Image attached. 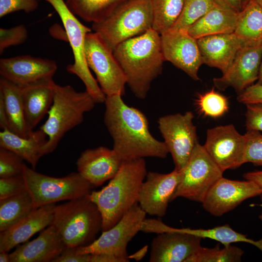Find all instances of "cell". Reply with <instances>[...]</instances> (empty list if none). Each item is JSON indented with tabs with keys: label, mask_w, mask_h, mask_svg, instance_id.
I'll use <instances>...</instances> for the list:
<instances>
[{
	"label": "cell",
	"mask_w": 262,
	"mask_h": 262,
	"mask_svg": "<svg viewBox=\"0 0 262 262\" xmlns=\"http://www.w3.org/2000/svg\"><path fill=\"white\" fill-rule=\"evenodd\" d=\"M237 100L246 105L262 103V85L253 84L238 95Z\"/></svg>",
	"instance_id": "cell-41"
},
{
	"label": "cell",
	"mask_w": 262,
	"mask_h": 262,
	"mask_svg": "<svg viewBox=\"0 0 262 262\" xmlns=\"http://www.w3.org/2000/svg\"><path fill=\"white\" fill-rule=\"evenodd\" d=\"M216 5L213 0H184L181 13L170 30L187 31L192 24Z\"/></svg>",
	"instance_id": "cell-33"
},
{
	"label": "cell",
	"mask_w": 262,
	"mask_h": 262,
	"mask_svg": "<svg viewBox=\"0 0 262 262\" xmlns=\"http://www.w3.org/2000/svg\"><path fill=\"white\" fill-rule=\"evenodd\" d=\"M90 262H121L118 258L105 254H91Z\"/></svg>",
	"instance_id": "cell-45"
},
{
	"label": "cell",
	"mask_w": 262,
	"mask_h": 262,
	"mask_svg": "<svg viewBox=\"0 0 262 262\" xmlns=\"http://www.w3.org/2000/svg\"><path fill=\"white\" fill-rule=\"evenodd\" d=\"M46 134L41 129L33 131L27 137H22L7 129L0 132V147L13 151L35 169L40 159L45 155Z\"/></svg>",
	"instance_id": "cell-25"
},
{
	"label": "cell",
	"mask_w": 262,
	"mask_h": 262,
	"mask_svg": "<svg viewBox=\"0 0 262 262\" xmlns=\"http://www.w3.org/2000/svg\"><path fill=\"white\" fill-rule=\"evenodd\" d=\"M147 173L144 158L123 161L106 186L99 191L92 190L87 195L101 213V231L112 228L138 203L141 187Z\"/></svg>",
	"instance_id": "cell-3"
},
{
	"label": "cell",
	"mask_w": 262,
	"mask_h": 262,
	"mask_svg": "<svg viewBox=\"0 0 262 262\" xmlns=\"http://www.w3.org/2000/svg\"><path fill=\"white\" fill-rule=\"evenodd\" d=\"M161 42L165 61L182 70L193 80H200L198 70L203 63L197 39L187 31L169 30L161 35Z\"/></svg>",
	"instance_id": "cell-16"
},
{
	"label": "cell",
	"mask_w": 262,
	"mask_h": 262,
	"mask_svg": "<svg viewBox=\"0 0 262 262\" xmlns=\"http://www.w3.org/2000/svg\"><path fill=\"white\" fill-rule=\"evenodd\" d=\"M44 0L49 3L59 15L72 49L74 61L72 64L67 66V70L77 76L82 82L85 91L96 103L104 102L106 96L91 74L85 58V38L92 29L80 21L64 0Z\"/></svg>",
	"instance_id": "cell-8"
},
{
	"label": "cell",
	"mask_w": 262,
	"mask_h": 262,
	"mask_svg": "<svg viewBox=\"0 0 262 262\" xmlns=\"http://www.w3.org/2000/svg\"><path fill=\"white\" fill-rule=\"evenodd\" d=\"M147 246H145L141 249L136 252L135 253H134L132 255L130 256V257L129 256V258H132L137 261H139L144 257L145 255L147 253Z\"/></svg>",
	"instance_id": "cell-46"
},
{
	"label": "cell",
	"mask_w": 262,
	"mask_h": 262,
	"mask_svg": "<svg viewBox=\"0 0 262 262\" xmlns=\"http://www.w3.org/2000/svg\"><path fill=\"white\" fill-rule=\"evenodd\" d=\"M55 203L33 210L11 228L0 232V252H8L52 224Z\"/></svg>",
	"instance_id": "cell-22"
},
{
	"label": "cell",
	"mask_w": 262,
	"mask_h": 262,
	"mask_svg": "<svg viewBox=\"0 0 262 262\" xmlns=\"http://www.w3.org/2000/svg\"><path fill=\"white\" fill-rule=\"evenodd\" d=\"M38 7V0H0V17L19 11L32 12Z\"/></svg>",
	"instance_id": "cell-39"
},
{
	"label": "cell",
	"mask_w": 262,
	"mask_h": 262,
	"mask_svg": "<svg viewBox=\"0 0 262 262\" xmlns=\"http://www.w3.org/2000/svg\"><path fill=\"white\" fill-rule=\"evenodd\" d=\"M246 146L245 134H240L232 124L218 126L208 130L206 151L224 172L243 164Z\"/></svg>",
	"instance_id": "cell-14"
},
{
	"label": "cell",
	"mask_w": 262,
	"mask_h": 262,
	"mask_svg": "<svg viewBox=\"0 0 262 262\" xmlns=\"http://www.w3.org/2000/svg\"><path fill=\"white\" fill-rule=\"evenodd\" d=\"M246 146L243 164L251 163L255 165H262V134L257 131H247L245 134Z\"/></svg>",
	"instance_id": "cell-35"
},
{
	"label": "cell",
	"mask_w": 262,
	"mask_h": 262,
	"mask_svg": "<svg viewBox=\"0 0 262 262\" xmlns=\"http://www.w3.org/2000/svg\"><path fill=\"white\" fill-rule=\"evenodd\" d=\"M192 112L160 117L158 128L172 156L175 169L182 170L198 142Z\"/></svg>",
	"instance_id": "cell-12"
},
{
	"label": "cell",
	"mask_w": 262,
	"mask_h": 262,
	"mask_svg": "<svg viewBox=\"0 0 262 262\" xmlns=\"http://www.w3.org/2000/svg\"><path fill=\"white\" fill-rule=\"evenodd\" d=\"M153 232L159 234L151 244L149 262H185L201 246L202 238L156 220Z\"/></svg>",
	"instance_id": "cell-13"
},
{
	"label": "cell",
	"mask_w": 262,
	"mask_h": 262,
	"mask_svg": "<svg viewBox=\"0 0 262 262\" xmlns=\"http://www.w3.org/2000/svg\"><path fill=\"white\" fill-rule=\"evenodd\" d=\"M35 208L28 192L0 200V232L20 221Z\"/></svg>",
	"instance_id": "cell-30"
},
{
	"label": "cell",
	"mask_w": 262,
	"mask_h": 262,
	"mask_svg": "<svg viewBox=\"0 0 262 262\" xmlns=\"http://www.w3.org/2000/svg\"><path fill=\"white\" fill-rule=\"evenodd\" d=\"M84 50L87 65L96 74L97 81L105 96H123L127 78L113 50L94 32L87 34Z\"/></svg>",
	"instance_id": "cell-10"
},
{
	"label": "cell",
	"mask_w": 262,
	"mask_h": 262,
	"mask_svg": "<svg viewBox=\"0 0 262 262\" xmlns=\"http://www.w3.org/2000/svg\"><path fill=\"white\" fill-rule=\"evenodd\" d=\"M152 28L160 35L170 30L179 18L184 0H150Z\"/></svg>",
	"instance_id": "cell-31"
},
{
	"label": "cell",
	"mask_w": 262,
	"mask_h": 262,
	"mask_svg": "<svg viewBox=\"0 0 262 262\" xmlns=\"http://www.w3.org/2000/svg\"><path fill=\"white\" fill-rule=\"evenodd\" d=\"M127 0H66L68 8L82 20L93 23L109 16Z\"/></svg>",
	"instance_id": "cell-29"
},
{
	"label": "cell",
	"mask_w": 262,
	"mask_h": 262,
	"mask_svg": "<svg viewBox=\"0 0 262 262\" xmlns=\"http://www.w3.org/2000/svg\"><path fill=\"white\" fill-rule=\"evenodd\" d=\"M261 193L260 187L252 180H231L222 177L209 190L202 204L210 214L220 216Z\"/></svg>",
	"instance_id": "cell-15"
},
{
	"label": "cell",
	"mask_w": 262,
	"mask_h": 262,
	"mask_svg": "<svg viewBox=\"0 0 262 262\" xmlns=\"http://www.w3.org/2000/svg\"><path fill=\"white\" fill-rule=\"evenodd\" d=\"M152 22L150 0H127L105 19L93 23L92 30L114 50L123 42L151 29Z\"/></svg>",
	"instance_id": "cell-6"
},
{
	"label": "cell",
	"mask_w": 262,
	"mask_h": 262,
	"mask_svg": "<svg viewBox=\"0 0 262 262\" xmlns=\"http://www.w3.org/2000/svg\"><path fill=\"white\" fill-rule=\"evenodd\" d=\"M123 161L113 149L100 146L82 152L76 165L78 172L95 187L112 179Z\"/></svg>",
	"instance_id": "cell-20"
},
{
	"label": "cell",
	"mask_w": 262,
	"mask_h": 262,
	"mask_svg": "<svg viewBox=\"0 0 262 262\" xmlns=\"http://www.w3.org/2000/svg\"><path fill=\"white\" fill-rule=\"evenodd\" d=\"M113 52L130 89L135 97L144 99L152 82L162 72L165 60L161 35L151 28L120 43Z\"/></svg>",
	"instance_id": "cell-2"
},
{
	"label": "cell",
	"mask_w": 262,
	"mask_h": 262,
	"mask_svg": "<svg viewBox=\"0 0 262 262\" xmlns=\"http://www.w3.org/2000/svg\"><path fill=\"white\" fill-rule=\"evenodd\" d=\"M256 83L262 85V59L259 69L258 78Z\"/></svg>",
	"instance_id": "cell-48"
},
{
	"label": "cell",
	"mask_w": 262,
	"mask_h": 262,
	"mask_svg": "<svg viewBox=\"0 0 262 262\" xmlns=\"http://www.w3.org/2000/svg\"><path fill=\"white\" fill-rule=\"evenodd\" d=\"M239 13L216 5L192 24L187 32L196 39L209 35L233 33Z\"/></svg>",
	"instance_id": "cell-27"
},
{
	"label": "cell",
	"mask_w": 262,
	"mask_h": 262,
	"mask_svg": "<svg viewBox=\"0 0 262 262\" xmlns=\"http://www.w3.org/2000/svg\"><path fill=\"white\" fill-rule=\"evenodd\" d=\"M244 251L230 245L220 248L219 245L213 248L201 246L185 262H241Z\"/></svg>",
	"instance_id": "cell-32"
},
{
	"label": "cell",
	"mask_w": 262,
	"mask_h": 262,
	"mask_svg": "<svg viewBox=\"0 0 262 262\" xmlns=\"http://www.w3.org/2000/svg\"><path fill=\"white\" fill-rule=\"evenodd\" d=\"M181 170V180L171 201L182 197L202 203L209 190L223 177L224 172L199 143Z\"/></svg>",
	"instance_id": "cell-9"
},
{
	"label": "cell",
	"mask_w": 262,
	"mask_h": 262,
	"mask_svg": "<svg viewBox=\"0 0 262 262\" xmlns=\"http://www.w3.org/2000/svg\"><path fill=\"white\" fill-rule=\"evenodd\" d=\"M57 69L55 61L30 55L1 58L0 60L1 77L20 85L52 79Z\"/></svg>",
	"instance_id": "cell-18"
},
{
	"label": "cell",
	"mask_w": 262,
	"mask_h": 262,
	"mask_svg": "<svg viewBox=\"0 0 262 262\" xmlns=\"http://www.w3.org/2000/svg\"><path fill=\"white\" fill-rule=\"evenodd\" d=\"M22 175L35 209L86 196L94 188L78 172L54 177L36 172L24 164Z\"/></svg>",
	"instance_id": "cell-7"
},
{
	"label": "cell",
	"mask_w": 262,
	"mask_h": 262,
	"mask_svg": "<svg viewBox=\"0 0 262 262\" xmlns=\"http://www.w3.org/2000/svg\"><path fill=\"white\" fill-rule=\"evenodd\" d=\"M147 213L138 204L133 206L110 229L88 246L77 247L82 254H105L129 262L128 243L141 231Z\"/></svg>",
	"instance_id": "cell-11"
},
{
	"label": "cell",
	"mask_w": 262,
	"mask_h": 262,
	"mask_svg": "<svg viewBox=\"0 0 262 262\" xmlns=\"http://www.w3.org/2000/svg\"><path fill=\"white\" fill-rule=\"evenodd\" d=\"M234 33L243 47H262V9L253 0L239 13Z\"/></svg>",
	"instance_id": "cell-28"
},
{
	"label": "cell",
	"mask_w": 262,
	"mask_h": 262,
	"mask_svg": "<svg viewBox=\"0 0 262 262\" xmlns=\"http://www.w3.org/2000/svg\"><path fill=\"white\" fill-rule=\"evenodd\" d=\"M182 177V170L174 169L167 174L147 172L143 182L138 203L147 214L163 217Z\"/></svg>",
	"instance_id": "cell-17"
},
{
	"label": "cell",
	"mask_w": 262,
	"mask_h": 262,
	"mask_svg": "<svg viewBox=\"0 0 262 262\" xmlns=\"http://www.w3.org/2000/svg\"><path fill=\"white\" fill-rule=\"evenodd\" d=\"M220 7L235 13H240L243 8V0H213Z\"/></svg>",
	"instance_id": "cell-43"
},
{
	"label": "cell",
	"mask_w": 262,
	"mask_h": 262,
	"mask_svg": "<svg viewBox=\"0 0 262 262\" xmlns=\"http://www.w3.org/2000/svg\"><path fill=\"white\" fill-rule=\"evenodd\" d=\"M243 177L246 180L254 181L260 187L262 190L260 200L262 202V170L248 172L245 173Z\"/></svg>",
	"instance_id": "cell-44"
},
{
	"label": "cell",
	"mask_w": 262,
	"mask_h": 262,
	"mask_svg": "<svg viewBox=\"0 0 262 262\" xmlns=\"http://www.w3.org/2000/svg\"><path fill=\"white\" fill-rule=\"evenodd\" d=\"M0 99L4 104L8 130L22 137H28L33 131H30L26 124L21 85L1 77Z\"/></svg>",
	"instance_id": "cell-26"
},
{
	"label": "cell",
	"mask_w": 262,
	"mask_h": 262,
	"mask_svg": "<svg viewBox=\"0 0 262 262\" xmlns=\"http://www.w3.org/2000/svg\"><path fill=\"white\" fill-rule=\"evenodd\" d=\"M91 254L80 253L77 247H66L53 262H90Z\"/></svg>",
	"instance_id": "cell-42"
},
{
	"label": "cell",
	"mask_w": 262,
	"mask_h": 262,
	"mask_svg": "<svg viewBox=\"0 0 262 262\" xmlns=\"http://www.w3.org/2000/svg\"><path fill=\"white\" fill-rule=\"evenodd\" d=\"M67 247L52 225L35 239L16 246L10 262H53Z\"/></svg>",
	"instance_id": "cell-21"
},
{
	"label": "cell",
	"mask_w": 262,
	"mask_h": 262,
	"mask_svg": "<svg viewBox=\"0 0 262 262\" xmlns=\"http://www.w3.org/2000/svg\"><path fill=\"white\" fill-rule=\"evenodd\" d=\"M262 9V0H253Z\"/></svg>",
	"instance_id": "cell-49"
},
{
	"label": "cell",
	"mask_w": 262,
	"mask_h": 262,
	"mask_svg": "<svg viewBox=\"0 0 262 262\" xmlns=\"http://www.w3.org/2000/svg\"><path fill=\"white\" fill-rule=\"evenodd\" d=\"M249 0H243V5L244 6L248 2Z\"/></svg>",
	"instance_id": "cell-50"
},
{
	"label": "cell",
	"mask_w": 262,
	"mask_h": 262,
	"mask_svg": "<svg viewBox=\"0 0 262 262\" xmlns=\"http://www.w3.org/2000/svg\"><path fill=\"white\" fill-rule=\"evenodd\" d=\"M262 59V47H242L227 71L213 79L214 85L221 91L231 87L240 94L257 81Z\"/></svg>",
	"instance_id": "cell-19"
},
{
	"label": "cell",
	"mask_w": 262,
	"mask_h": 262,
	"mask_svg": "<svg viewBox=\"0 0 262 262\" xmlns=\"http://www.w3.org/2000/svg\"><path fill=\"white\" fill-rule=\"evenodd\" d=\"M67 247L88 246L102 228L97 206L87 195L56 205L52 224Z\"/></svg>",
	"instance_id": "cell-5"
},
{
	"label": "cell",
	"mask_w": 262,
	"mask_h": 262,
	"mask_svg": "<svg viewBox=\"0 0 262 262\" xmlns=\"http://www.w3.org/2000/svg\"><path fill=\"white\" fill-rule=\"evenodd\" d=\"M28 37V32L23 25L10 28H0V53L7 48L24 43Z\"/></svg>",
	"instance_id": "cell-37"
},
{
	"label": "cell",
	"mask_w": 262,
	"mask_h": 262,
	"mask_svg": "<svg viewBox=\"0 0 262 262\" xmlns=\"http://www.w3.org/2000/svg\"><path fill=\"white\" fill-rule=\"evenodd\" d=\"M195 103L200 113L212 118L222 116L229 108L228 98L215 91L214 88L198 95Z\"/></svg>",
	"instance_id": "cell-34"
},
{
	"label": "cell",
	"mask_w": 262,
	"mask_h": 262,
	"mask_svg": "<svg viewBox=\"0 0 262 262\" xmlns=\"http://www.w3.org/2000/svg\"><path fill=\"white\" fill-rule=\"evenodd\" d=\"M27 191L22 175L0 178V200Z\"/></svg>",
	"instance_id": "cell-38"
},
{
	"label": "cell",
	"mask_w": 262,
	"mask_h": 262,
	"mask_svg": "<svg viewBox=\"0 0 262 262\" xmlns=\"http://www.w3.org/2000/svg\"><path fill=\"white\" fill-rule=\"evenodd\" d=\"M246 126L247 131H262V103L246 105Z\"/></svg>",
	"instance_id": "cell-40"
},
{
	"label": "cell",
	"mask_w": 262,
	"mask_h": 262,
	"mask_svg": "<svg viewBox=\"0 0 262 262\" xmlns=\"http://www.w3.org/2000/svg\"><path fill=\"white\" fill-rule=\"evenodd\" d=\"M95 103L86 91L78 92L70 85L56 83L48 118L40 128L48 137L45 155L52 152L65 134L82 123L84 114L92 110Z\"/></svg>",
	"instance_id": "cell-4"
},
{
	"label": "cell",
	"mask_w": 262,
	"mask_h": 262,
	"mask_svg": "<svg viewBox=\"0 0 262 262\" xmlns=\"http://www.w3.org/2000/svg\"><path fill=\"white\" fill-rule=\"evenodd\" d=\"M122 96H107L104 122L113 140V149L123 161L145 157L165 158L169 153L164 142L153 136L145 114L127 105Z\"/></svg>",
	"instance_id": "cell-1"
},
{
	"label": "cell",
	"mask_w": 262,
	"mask_h": 262,
	"mask_svg": "<svg viewBox=\"0 0 262 262\" xmlns=\"http://www.w3.org/2000/svg\"><path fill=\"white\" fill-rule=\"evenodd\" d=\"M55 84L51 79L21 85L25 120L30 131L48 114L53 102Z\"/></svg>",
	"instance_id": "cell-24"
},
{
	"label": "cell",
	"mask_w": 262,
	"mask_h": 262,
	"mask_svg": "<svg viewBox=\"0 0 262 262\" xmlns=\"http://www.w3.org/2000/svg\"><path fill=\"white\" fill-rule=\"evenodd\" d=\"M23 160L8 149L0 147V178L22 174Z\"/></svg>",
	"instance_id": "cell-36"
},
{
	"label": "cell",
	"mask_w": 262,
	"mask_h": 262,
	"mask_svg": "<svg viewBox=\"0 0 262 262\" xmlns=\"http://www.w3.org/2000/svg\"><path fill=\"white\" fill-rule=\"evenodd\" d=\"M203 64L225 73L243 45L233 33L212 35L197 39Z\"/></svg>",
	"instance_id": "cell-23"
},
{
	"label": "cell",
	"mask_w": 262,
	"mask_h": 262,
	"mask_svg": "<svg viewBox=\"0 0 262 262\" xmlns=\"http://www.w3.org/2000/svg\"><path fill=\"white\" fill-rule=\"evenodd\" d=\"M0 262H10L9 254L6 252H0Z\"/></svg>",
	"instance_id": "cell-47"
}]
</instances>
